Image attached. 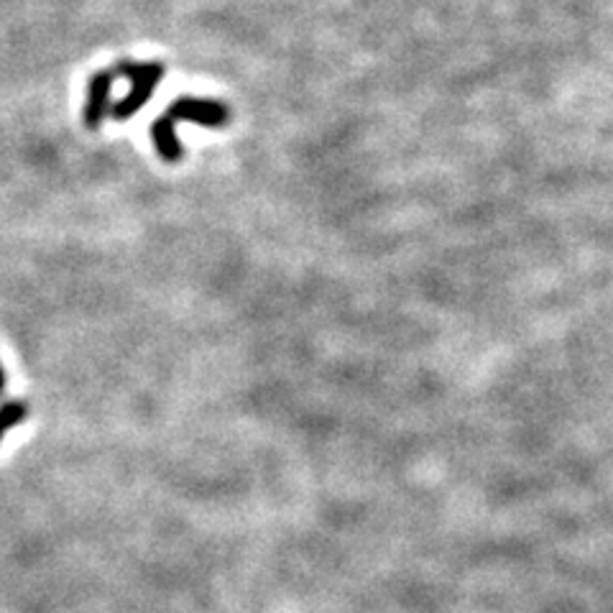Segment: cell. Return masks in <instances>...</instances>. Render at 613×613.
I'll use <instances>...</instances> for the list:
<instances>
[{
    "mask_svg": "<svg viewBox=\"0 0 613 613\" xmlns=\"http://www.w3.org/2000/svg\"><path fill=\"white\" fill-rule=\"evenodd\" d=\"M164 64L159 62H121L118 64L115 74H123V78L131 80V92L125 95L121 103H113L111 113L115 121H129V118L144 111V105L154 95L159 82L164 78Z\"/></svg>",
    "mask_w": 613,
    "mask_h": 613,
    "instance_id": "1",
    "label": "cell"
},
{
    "mask_svg": "<svg viewBox=\"0 0 613 613\" xmlns=\"http://www.w3.org/2000/svg\"><path fill=\"white\" fill-rule=\"evenodd\" d=\"M170 115L174 121H190L203 129H225L231 121L228 105L217 103V100H203V98H180L174 100L170 108Z\"/></svg>",
    "mask_w": 613,
    "mask_h": 613,
    "instance_id": "2",
    "label": "cell"
},
{
    "mask_svg": "<svg viewBox=\"0 0 613 613\" xmlns=\"http://www.w3.org/2000/svg\"><path fill=\"white\" fill-rule=\"evenodd\" d=\"M113 82H115V72H111V70L95 72L90 78L88 103H85V111H82V121H85V129L98 131L100 125H103L105 115L111 113V108H113V100H111Z\"/></svg>",
    "mask_w": 613,
    "mask_h": 613,
    "instance_id": "3",
    "label": "cell"
},
{
    "mask_svg": "<svg viewBox=\"0 0 613 613\" xmlns=\"http://www.w3.org/2000/svg\"><path fill=\"white\" fill-rule=\"evenodd\" d=\"M151 139H154L156 154L162 156L164 162L174 164L184 156V149H182L180 136H176V129H174V118L170 113L156 118L154 125H151Z\"/></svg>",
    "mask_w": 613,
    "mask_h": 613,
    "instance_id": "4",
    "label": "cell"
},
{
    "mask_svg": "<svg viewBox=\"0 0 613 613\" xmlns=\"http://www.w3.org/2000/svg\"><path fill=\"white\" fill-rule=\"evenodd\" d=\"M27 417H29L27 401H21V399L3 401V405H0V442H3L6 435L11 432L16 425H21Z\"/></svg>",
    "mask_w": 613,
    "mask_h": 613,
    "instance_id": "5",
    "label": "cell"
},
{
    "mask_svg": "<svg viewBox=\"0 0 613 613\" xmlns=\"http://www.w3.org/2000/svg\"><path fill=\"white\" fill-rule=\"evenodd\" d=\"M6 391V371H3V364H0V397H3Z\"/></svg>",
    "mask_w": 613,
    "mask_h": 613,
    "instance_id": "6",
    "label": "cell"
}]
</instances>
